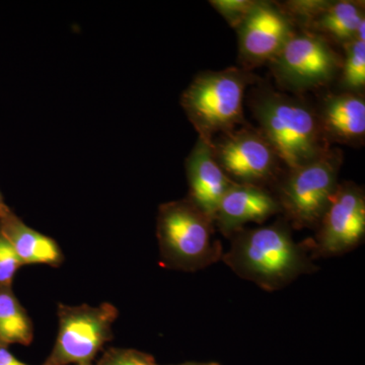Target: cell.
<instances>
[{
  "label": "cell",
  "mask_w": 365,
  "mask_h": 365,
  "mask_svg": "<svg viewBox=\"0 0 365 365\" xmlns=\"http://www.w3.org/2000/svg\"><path fill=\"white\" fill-rule=\"evenodd\" d=\"M292 228L284 217L265 227L242 228L230 237L222 261L265 292L283 289L317 269L306 242H295Z\"/></svg>",
  "instance_id": "6da1fadb"
},
{
  "label": "cell",
  "mask_w": 365,
  "mask_h": 365,
  "mask_svg": "<svg viewBox=\"0 0 365 365\" xmlns=\"http://www.w3.org/2000/svg\"><path fill=\"white\" fill-rule=\"evenodd\" d=\"M249 107L258 130L272 146L281 165L292 170L330 150L316 109L294 96L260 88L252 91Z\"/></svg>",
  "instance_id": "7a4b0ae2"
},
{
  "label": "cell",
  "mask_w": 365,
  "mask_h": 365,
  "mask_svg": "<svg viewBox=\"0 0 365 365\" xmlns=\"http://www.w3.org/2000/svg\"><path fill=\"white\" fill-rule=\"evenodd\" d=\"M258 78L242 67L204 71L182 91L181 106L198 138L211 145L216 137L247 124L244 98Z\"/></svg>",
  "instance_id": "3957f363"
},
{
  "label": "cell",
  "mask_w": 365,
  "mask_h": 365,
  "mask_svg": "<svg viewBox=\"0 0 365 365\" xmlns=\"http://www.w3.org/2000/svg\"><path fill=\"white\" fill-rule=\"evenodd\" d=\"M157 237L163 267L196 272L222 259L215 225L186 197L158 208Z\"/></svg>",
  "instance_id": "277c9868"
},
{
  "label": "cell",
  "mask_w": 365,
  "mask_h": 365,
  "mask_svg": "<svg viewBox=\"0 0 365 365\" xmlns=\"http://www.w3.org/2000/svg\"><path fill=\"white\" fill-rule=\"evenodd\" d=\"M340 150H329L321 157L292 170L278 180L275 195L281 215L295 230L317 228L338 185L342 165Z\"/></svg>",
  "instance_id": "5b68a950"
},
{
  "label": "cell",
  "mask_w": 365,
  "mask_h": 365,
  "mask_svg": "<svg viewBox=\"0 0 365 365\" xmlns=\"http://www.w3.org/2000/svg\"><path fill=\"white\" fill-rule=\"evenodd\" d=\"M58 333L42 365H93L104 346L113 340V324L119 312L110 302L91 307L58 304Z\"/></svg>",
  "instance_id": "8992f818"
},
{
  "label": "cell",
  "mask_w": 365,
  "mask_h": 365,
  "mask_svg": "<svg viewBox=\"0 0 365 365\" xmlns=\"http://www.w3.org/2000/svg\"><path fill=\"white\" fill-rule=\"evenodd\" d=\"M276 83L292 93L319 90L339 76L342 57L330 41L309 31H297L269 62Z\"/></svg>",
  "instance_id": "52a82bcc"
},
{
  "label": "cell",
  "mask_w": 365,
  "mask_h": 365,
  "mask_svg": "<svg viewBox=\"0 0 365 365\" xmlns=\"http://www.w3.org/2000/svg\"><path fill=\"white\" fill-rule=\"evenodd\" d=\"M211 148L223 172L237 184L268 188L280 179L279 158L261 132L250 125L216 137Z\"/></svg>",
  "instance_id": "ba28073f"
},
{
  "label": "cell",
  "mask_w": 365,
  "mask_h": 365,
  "mask_svg": "<svg viewBox=\"0 0 365 365\" xmlns=\"http://www.w3.org/2000/svg\"><path fill=\"white\" fill-rule=\"evenodd\" d=\"M364 190L353 182H339L317 227L316 237L306 242L312 258L349 253L364 242Z\"/></svg>",
  "instance_id": "9c48e42d"
},
{
  "label": "cell",
  "mask_w": 365,
  "mask_h": 365,
  "mask_svg": "<svg viewBox=\"0 0 365 365\" xmlns=\"http://www.w3.org/2000/svg\"><path fill=\"white\" fill-rule=\"evenodd\" d=\"M297 26L278 2L257 0L237 29L242 68L252 71L269 64L297 32Z\"/></svg>",
  "instance_id": "30bf717a"
},
{
  "label": "cell",
  "mask_w": 365,
  "mask_h": 365,
  "mask_svg": "<svg viewBox=\"0 0 365 365\" xmlns=\"http://www.w3.org/2000/svg\"><path fill=\"white\" fill-rule=\"evenodd\" d=\"M277 215L281 208L275 193L266 187L234 182L218 205L215 225L230 239L248 223H263Z\"/></svg>",
  "instance_id": "8fae6325"
},
{
  "label": "cell",
  "mask_w": 365,
  "mask_h": 365,
  "mask_svg": "<svg viewBox=\"0 0 365 365\" xmlns=\"http://www.w3.org/2000/svg\"><path fill=\"white\" fill-rule=\"evenodd\" d=\"M327 143L361 145L365 137L364 93H329L316 109Z\"/></svg>",
  "instance_id": "7c38bea8"
},
{
  "label": "cell",
  "mask_w": 365,
  "mask_h": 365,
  "mask_svg": "<svg viewBox=\"0 0 365 365\" xmlns=\"http://www.w3.org/2000/svg\"><path fill=\"white\" fill-rule=\"evenodd\" d=\"M188 198L215 222L216 210L234 182L227 176L209 144L198 138L186 163Z\"/></svg>",
  "instance_id": "4fadbf2b"
},
{
  "label": "cell",
  "mask_w": 365,
  "mask_h": 365,
  "mask_svg": "<svg viewBox=\"0 0 365 365\" xmlns=\"http://www.w3.org/2000/svg\"><path fill=\"white\" fill-rule=\"evenodd\" d=\"M0 232L11 245L23 265L59 267L64 255L55 240L28 227L9 206L0 208Z\"/></svg>",
  "instance_id": "5bb4252c"
},
{
  "label": "cell",
  "mask_w": 365,
  "mask_h": 365,
  "mask_svg": "<svg viewBox=\"0 0 365 365\" xmlns=\"http://www.w3.org/2000/svg\"><path fill=\"white\" fill-rule=\"evenodd\" d=\"M364 21V1L338 0L331 1L304 30L344 46L357 37V31Z\"/></svg>",
  "instance_id": "9a60e30c"
},
{
  "label": "cell",
  "mask_w": 365,
  "mask_h": 365,
  "mask_svg": "<svg viewBox=\"0 0 365 365\" xmlns=\"http://www.w3.org/2000/svg\"><path fill=\"white\" fill-rule=\"evenodd\" d=\"M34 326L11 287H0V344L30 345Z\"/></svg>",
  "instance_id": "2e32d148"
},
{
  "label": "cell",
  "mask_w": 365,
  "mask_h": 365,
  "mask_svg": "<svg viewBox=\"0 0 365 365\" xmlns=\"http://www.w3.org/2000/svg\"><path fill=\"white\" fill-rule=\"evenodd\" d=\"M344 58L339 73L341 88L344 91L364 93L365 88V40L355 38L343 46Z\"/></svg>",
  "instance_id": "e0dca14e"
},
{
  "label": "cell",
  "mask_w": 365,
  "mask_h": 365,
  "mask_svg": "<svg viewBox=\"0 0 365 365\" xmlns=\"http://www.w3.org/2000/svg\"><path fill=\"white\" fill-rule=\"evenodd\" d=\"M332 0H289L280 4L295 25L306 29L331 4Z\"/></svg>",
  "instance_id": "ac0fdd59"
},
{
  "label": "cell",
  "mask_w": 365,
  "mask_h": 365,
  "mask_svg": "<svg viewBox=\"0 0 365 365\" xmlns=\"http://www.w3.org/2000/svg\"><path fill=\"white\" fill-rule=\"evenodd\" d=\"M257 0H210L209 4L227 21L228 25L237 30L248 16Z\"/></svg>",
  "instance_id": "d6986e66"
},
{
  "label": "cell",
  "mask_w": 365,
  "mask_h": 365,
  "mask_svg": "<svg viewBox=\"0 0 365 365\" xmlns=\"http://www.w3.org/2000/svg\"><path fill=\"white\" fill-rule=\"evenodd\" d=\"M93 365H160L148 353L127 348H110Z\"/></svg>",
  "instance_id": "ffe728a7"
},
{
  "label": "cell",
  "mask_w": 365,
  "mask_h": 365,
  "mask_svg": "<svg viewBox=\"0 0 365 365\" xmlns=\"http://www.w3.org/2000/svg\"><path fill=\"white\" fill-rule=\"evenodd\" d=\"M23 265L16 251L0 232V287H11L14 275Z\"/></svg>",
  "instance_id": "44dd1931"
},
{
  "label": "cell",
  "mask_w": 365,
  "mask_h": 365,
  "mask_svg": "<svg viewBox=\"0 0 365 365\" xmlns=\"http://www.w3.org/2000/svg\"><path fill=\"white\" fill-rule=\"evenodd\" d=\"M0 365H29L9 351V346L0 344Z\"/></svg>",
  "instance_id": "7402d4cb"
},
{
  "label": "cell",
  "mask_w": 365,
  "mask_h": 365,
  "mask_svg": "<svg viewBox=\"0 0 365 365\" xmlns=\"http://www.w3.org/2000/svg\"><path fill=\"white\" fill-rule=\"evenodd\" d=\"M173 365H220L217 362H184V364H173Z\"/></svg>",
  "instance_id": "603a6c76"
},
{
  "label": "cell",
  "mask_w": 365,
  "mask_h": 365,
  "mask_svg": "<svg viewBox=\"0 0 365 365\" xmlns=\"http://www.w3.org/2000/svg\"><path fill=\"white\" fill-rule=\"evenodd\" d=\"M4 205H6V203H4V197H2L1 193H0V208Z\"/></svg>",
  "instance_id": "cb8c5ba5"
}]
</instances>
